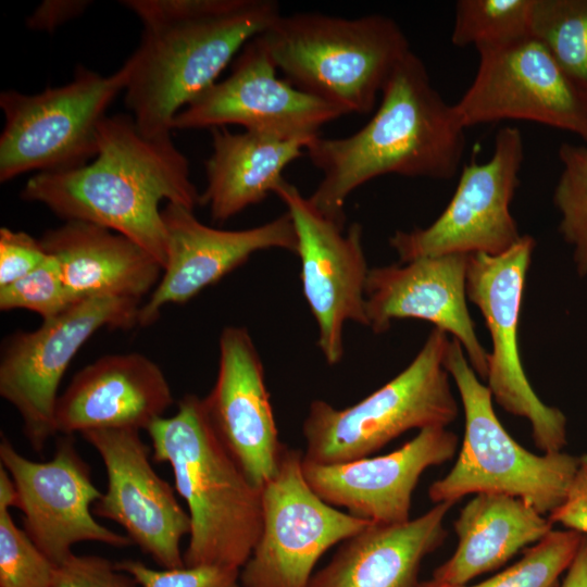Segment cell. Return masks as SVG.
Wrapping results in <instances>:
<instances>
[{
  "label": "cell",
  "mask_w": 587,
  "mask_h": 587,
  "mask_svg": "<svg viewBox=\"0 0 587 587\" xmlns=\"http://www.w3.org/2000/svg\"><path fill=\"white\" fill-rule=\"evenodd\" d=\"M200 196L189 163L171 135H143L130 114L105 116L98 152L77 168L36 173L21 198L46 205L65 221H84L118 233L148 251L163 267L167 239L160 203L195 210Z\"/></svg>",
  "instance_id": "6da1fadb"
},
{
  "label": "cell",
  "mask_w": 587,
  "mask_h": 587,
  "mask_svg": "<svg viewBox=\"0 0 587 587\" xmlns=\"http://www.w3.org/2000/svg\"><path fill=\"white\" fill-rule=\"evenodd\" d=\"M142 26L123 64L125 104L149 137L171 135L175 116L205 91L243 46L280 15L274 0H123Z\"/></svg>",
  "instance_id": "7a4b0ae2"
},
{
  "label": "cell",
  "mask_w": 587,
  "mask_h": 587,
  "mask_svg": "<svg viewBox=\"0 0 587 587\" xmlns=\"http://www.w3.org/2000/svg\"><path fill=\"white\" fill-rule=\"evenodd\" d=\"M370 121L342 138L315 137L305 148L322 179L308 197L324 216L345 227V204L357 188L383 175L447 180L464 154L465 127L454 104L432 85L423 61L410 51L395 67Z\"/></svg>",
  "instance_id": "3957f363"
},
{
  "label": "cell",
  "mask_w": 587,
  "mask_h": 587,
  "mask_svg": "<svg viewBox=\"0 0 587 587\" xmlns=\"http://www.w3.org/2000/svg\"><path fill=\"white\" fill-rule=\"evenodd\" d=\"M152 458L167 463L191 520L185 566L240 570L262 530V489L255 487L222 445L203 400L187 394L177 411L147 429Z\"/></svg>",
  "instance_id": "277c9868"
},
{
  "label": "cell",
  "mask_w": 587,
  "mask_h": 587,
  "mask_svg": "<svg viewBox=\"0 0 587 587\" xmlns=\"http://www.w3.org/2000/svg\"><path fill=\"white\" fill-rule=\"evenodd\" d=\"M259 38L286 80L345 114L371 112L411 51L397 22L380 14H282Z\"/></svg>",
  "instance_id": "5b68a950"
},
{
  "label": "cell",
  "mask_w": 587,
  "mask_h": 587,
  "mask_svg": "<svg viewBox=\"0 0 587 587\" xmlns=\"http://www.w3.org/2000/svg\"><path fill=\"white\" fill-rule=\"evenodd\" d=\"M445 365L461 398L464 436L450 472L428 488L432 502L454 504L467 495L502 494L549 515L564 501L579 458L563 451L536 454L517 444L498 420L489 388L453 338Z\"/></svg>",
  "instance_id": "8992f818"
},
{
  "label": "cell",
  "mask_w": 587,
  "mask_h": 587,
  "mask_svg": "<svg viewBox=\"0 0 587 587\" xmlns=\"http://www.w3.org/2000/svg\"><path fill=\"white\" fill-rule=\"evenodd\" d=\"M448 334L433 328L411 363L345 409L316 399L302 424L303 461L337 464L366 458L411 429L447 427L459 413L445 365Z\"/></svg>",
  "instance_id": "52a82bcc"
},
{
  "label": "cell",
  "mask_w": 587,
  "mask_h": 587,
  "mask_svg": "<svg viewBox=\"0 0 587 587\" xmlns=\"http://www.w3.org/2000/svg\"><path fill=\"white\" fill-rule=\"evenodd\" d=\"M126 80L124 65L111 75L77 66L72 80L60 87L34 95L1 91L0 182L90 162L98 152L99 126Z\"/></svg>",
  "instance_id": "ba28073f"
},
{
  "label": "cell",
  "mask_w": 587,
  "mask_h": 587,
  "mask_svg": "<svg viewBox=\"0 0 587 587\" xmlns=\"http://www.w3.org/2000/svg\"><path fill=\"white\" fill-rule=\"evenodd\" d=\"M139 300L97 297L82 300L32 332L9 336L1 350L0 396L18 412L29 446L42 453L57 435L58 390L83 345L102 327L138 325Z\"/></svg>",
  "instance_id": "9c48e42d"
},
{
  "label": "cell",
  "mask_w": 587,
  "mask_h": 587,
  "mask_svg": "<svg viewBox=\"0 0 587 587\" xmlns=\"http://www.w3.org/2000/svg\"><path fill=\"white\" fill-rule=\"evenodd\" d=\"M535 243L532 236L522 235L501 254H470L466 296L479 309L490 334L485 380L492 399L510 414L526 419L536 447L552 453L562 451L567 442L566 417L536 395L519 348L524 287Z\"/></svg>",
  "instance_id": "30bf717a"
},
{
  "label": "cell",
  "mask_w": 587,
  "mask_h": 587,
  "mask_svg": "<svg viewBox=\"0 0 587 587\" xmlns=\"http://www.w3.org/2000/svg\"><path fill=\"white\" fill-rule=\"evenodd\" d=\"M302 458L285 445L262 488V530L240 569L241 587H309L321 557L372 524L321 499L303 475Z\"/></svg>",
  "instance_id": "8fae6325"
},
{
  "label": "cell",
  "mask_w": 587,
  "mask_h": 587,
  "mask_svg": "<svg viewBox=\"0 0 587 587\" xmlns=\"http://www.w3.org/2000/svg\"><path fill=\"white\" fill-rule=\"evenodd\" d=\"M523 160L520 129H499L490 159L463 166L450 202L430 225L396 230L389 238L400 262L446 254L498 255L509 250L522 237L510 205Z\"/></svg>",
  "instance_id": "7c38bea8"
},
{
  "label": "cell",
  "mask_w": 587,
  "mask_h": 587,
  "mask_svg": "<svg viewBox=\"0 0 587 587\" xmlns=\"http://www.w3.org/2000/svg\"><path fill=\"white\" fill-rule=\"evenodd\" d=\"M477 52L475 77L454 103L465 128L522 120L570 132L587 143V96L538 38Z\"/></svg>",
  "instance_id": "4fadbf2b"
},
{
  "label": "cell",
  "mask_w": 587,
  "mask_h": 587,
  "mask_svg": "<svg viewBox=\"0 0 587 587\" xmlns=\"http://www.w3.org/2000/svg\"><path fill=\"white\" fill-rule=\"evenodd\" d=\"M0 465L13 482V507L23 513V529L55 566L73 554L71 548L77 542L96 541L114 548L133 545L127 536L93 517L91 507L102 492L93 484L73 435H61L52 459L46 462L27 459L2 435Z\"/></svg>",
  "instance_id": "5bb4252c"
},
{
  "label": "cell",
  "mask_w": 587,
  "mask_h": 587,
  "mask_svg": "<svg viewBox=\"0 0 587 587\" xmlns=\"http://www.w3.org/2000/svg\"><path fill=\"white\" fill-rule=\"evenodd\" d=\"M274 193L283 201L297 235L300 279L304 298L317 325V346L335 365L344 355L347 322L367 326L365 288L367 267L362 226L336 224L284 179Z\"/></svg>",
  "instance_id": "9a60e30c"
},
{
  "label": "cell",
  "mask_w": 587,
  "mask_h": 587,
  "mask_svg": "<svg viewBox=\"0 0 587 587\" xmlns=\"http://www.w3.org/2000/svg\"><path fill=\"white\" fill-rule=\"evenodd\" d=\"M277 67L259 36L235 58L230 74L189 102L173 129L240 125L245 130L286 138L314 139L323 125L345 113L277 76Z\"/></svg>",
  "instance_id": "2e32d148"
},
{
  "label": "cell",
  "mask_w": 587,
  "mask_h": 587,
  "mask_svg": "<svg viewBox=\"0 0 587 587\" xmlns=\"http://www.w3.org/2000/svg\"><path fill=\"white\" fill-rule=\"evenodd\" d=\"M101 457L107 490L92 505L93 515L121 525L134 545L163 569L184 567L180 542L191 532L189 514L173 487L153 470L152 448L134 429L80 434Z\"/></svg>",
  "instance_id": "e0dca14e"
},
{
  "label": "cell",
  "mask_w": 587,
  "mask_h": 587,
  "mask_svg": "<svg viewBox=\"0 0 587 587\" xmlns=\"http://www.w3.org/2000/svg\"><path fill=\"white\" fill-rule=\"evenodd\" d=\"M162 218L167 261L159 284L139 309L141 327L154 323L164 305L189 301L258 251L297 252V235L288 212L252 228L224 230L201 223L193 210L166 202Z\"/></svg>",
  "instance_id": "ac0fdd59"
},
{
  "label": "cell",
  "mask_w": 587,
  "mask_h": 587,
  "mask_svg": "<svg viewBox=\"0 0 587 587\" xmlns=\"http://www.w3.org/2000/svg\"><path fill=\"white\" fill-rule=\"evenodd\" d=\"M467 254H446L370 268L367 327L383 334L396 320L429 322L462 346L472 369L486 379L489 352L478 339L467 308Z\"/></svg>",
  "instance_id": "d6986e66"
},
{
  "label": "cell",
  "mask_w": 587,
  "mask_h": 587,
  "mask_svg": "<svg viewBox=\"0 0 587 587\" xmlns=\"http://www.w3.org/2000/svg\"><path fill=\"white\" fill-rule=\"evenodd\" d=\"M215 384L203 400L217 438L258 488L275 474L282 450L260 354L247 328L224 327Z\"/></svg>",
  "instance_id": "ffe728a7"
},
{
  "label": "cell",
  "mask_w": 587,
  "mask_h": 587,
  "mask_svg": "<svg viewBox=\"0 0 587 587\" xmlns=\"http://www.w3.org/2000/svg\"><path fill=\"white\" fill-rule=\"evenodd\" d=\"M458 446V436L447 427H427L388 454L337 464L302 458V471L328 504L375 524H399L410 520L412 494L421 475L450 461Z\"/></svg>",
  "instance_id": "44dd1931"
},
{
  "label": "cell",
  "mask_w": 587,
  "mask_h": 587,
  "mask_svg": "<svg viewBox=\"0 0 587 587\" xmlns=\"http://www.w3.org/2000/svg\"><path fill=\"white\" fill-rule=\"evenodd\" d=\"M174 403L160 366L139 352L105 354L79 370L59 396L57 434L148 429Z\"/></svg>",
  "instance_id": "7402d4cb"
},
{
  "label": "cell",
  "mask_w": 587,
  "mask_h": 587,
  "mask_svg": "<svg viewBox=\"0 0 587 587\" xmlns=\"http://www.w3.org/2000/svg\"><path fill=\"white\" fill-rule=\"evenodd\" d=\"M76 301L97 297L141 300L152 292L162 265L142 247L105 227L66 221L40 238Z\"/></svg>",
  "instance_id": "603a6c76"
},
{
  "label": "cell",
  "mask_w": 587,
  "mask_h": 587,
  "mask_svg": "<svg viewBox=\"0 0 587 587\" xmlns=\"http://www.w3.org/2000/svg\"><path fill=\"white\" fill-rule=\"evenodd\" d=\"M452 505L437 503L399 524L372 523L340 544L309 587H419L423 560L447 537L444 523Z\"/></svg>",
  "instance_id": "cb8c5ba5"
},
{
  "label": "cell",
  "mask_w": 587,
  "mask_h": 587,
  "mask_svg": "<svg viewBox=\"0 0 587 587\" xmlns=\"http://www.w3.org/2000/svg\"><path fill=\"white\" fill-rule=\"evenodd\" d=\"M552 526L548 516L522 499L477 494L454 521L458 545L453 554L433 572L432 579L448 587L467 585L540 541Z\"/></svg>",
  "instance_id": "d4e9b609"
},
{
  "label": "cell",
  "mask_w": 587,
  "mask_h": 587,
  "mask_svg": "<svg viewBox=\"0 0 587 587\" xmlns=\"http://www.w3.org/2000/svg\"><path fill=\"white\" fill-rule=\"evenodd\" d=\"M212 153L205 161L207 187L200 205L224 222L262 202L285 179L284 170L305 152L313 139L286 138L226 127L211 129Z\"/></svg>",
  "instance_id": "484cf974"
},
{
  "label": "cell",
  "mask_w": 587,
  "mask_h": 587,
  "mask_svg": "<svg viewBox=\"0 0 587 587\" xmlns=\"http://www.w3.org/2000/svg\"><path fill=\"white\" fill-rule=\"evenodd\" d=\"M534 7L535 0H459L451 42L479 50L529 37Z\"/></svg>",
  "instance_id": "4316f807"
},
{
  "label": "cell",
  "mask_w": 587,
  "mask_h": 587,
  "mask_svg": "<svg viewBox=\"0 0 587 587\" xmlns=\"http://www.w3.org/2000/svg\"><path fill=\"white\" fill-rule=\"evenodd\" d=\"M533 35L587 96V0H535Z\"/></svg>",
  "instance_id": "83f0119b"
},
{
  "label": "cell",
  "mask_w": 587,
  "mask_h": 587,
  "mask_svg": "<svg viewBox=\"0 0 587 587\" xmlns=\"http://www.w3.org/2000/svg\"><path fill=\"white\" fill-rule=\"evenodd\" d=\"M562 170L553 191L560 214L559 233L573 250L577 274L587 276V145L563 142L558 151Z\"/></svg>",
  "instance_id": "f1b7e54d"
},
{
  "label": "cell",
  "mask_w": 587,
  "mask_h": 587,
  "mask_svg": "<svg viewBox=\"0 0 587 587\" xmlns=\"http://www.w3.org/2000/svg\"><path fill=\"white\" fill-rule=\"evenodd\" d=\"M583 537L573 529H552L504 571L475 585L454 587H554L574 560Z\"/></svg>",
  "instance_id": "f546056e"
},
{
  "label": "cell",
  "mask_w": 587,
  "mask_h": 587,
  "mask_svg": "<svg viewBox=\"0 0 587 587\" xmlns=\"http://www.w3.org/2000/svg\"><path fill=\"white\" fill-rule=\"evenodd\" d=\"M0 499V587H52L55 565L38 549Z\"/></svg>",
  "instance_id": "4dcf8cb0"
},
{
  "label": "cell",
  "mask_w": 587,
  "mask_h": 587,
  "mask_svg": "<svg viewBox=\"0 0 587 587\" xmlns=\"http://www.w3.org/2000/svg\"><path fill=\"white\" fill-rule=\"evenodd\" d=\"M77 302L50 255L26 276L0 287L1 311L28 310L40 315L42 321L60 316Z\"/></svg>",
  "instance_id": "1f68e13d"
},
{
  "label": "cell",
  "mask_w": 587,
  "mask_h": 587,
  "mask_svg": "<svg viewBox=\"0 0 587 587\" xmlns=\"http://www.w3.org/2000/svg\"><path fill=\"white\" fill-rule=\"evenodd\" d=\"M138 587H240V570L221 565H196L154 570L138 560L115 562Z\"/></svg>",
  "instance_id": "d6a6232c"
},
{
  "label": "cell",
  "mask_w": 587,
  "mask_h": 587,
  "mask_svg": "<svg viewBox=\"0 0 587 587\" xmlns=\"http://www.w3.org/2000/svg\"><path fill=\"white\" fill-rule=\"evenodd\" d=\"M52 587H138L111 560L95 554H72L55 566Z\"/></svg>",
  "instance_id": "836d02e7"
},
{
  "label": "cell",
  "mask_w": 587,
  "mask_h": 587,
  "mask_svg": "<svg viewBox=\"0 0 587 587\" xmlns=\"http://www.w3.org/2000/svg\"><path fill=\"white\" fill-rule=\"evenodd\" d=\"M47 258L40 239L22 230L0 228V287L26 276Z\"/></svg>",
  "instance_id": "e575fe53"
},
{
  "label": "cell",
  "mask_w": 587,
  "mask_h": 587,
  "mask_svg": "<svg viewBox=\"0 0 587 587\" xmlns=\"http://www.w3.org/2000/svg\"><path fill=\"white\" fill-rule=\"evenodd\" d=\"M548 517L552 524H561L587 536V453L579 457L577 471L564 501Z\"/></svg>",
  "instance_id": "d590c367"
},
{
  "label": "cell",
  "mask_w": 587,
  "mask_h": 587,
  "mask_svg": "<svg viewBox=\"0 0 587 587\" xmlns=\"http://www.w3.org/2000/svg\"><path fill=\"white\" fill-rule=\"evenodd\" d=\"M90 3L87 0H45L27 17L26 24L33 30L53 32L83 14Z\"/></svg>",
  "instance_id": "8d00e7d4"
},
{
  "label": "cell",
  "mask_w": 587,
  "mask_h": 587,
  "mask_svg": "<svg viewBox=\"0 0 587 587\" xmlns=\"http://www.w3.org/2000/svg\"><path fill=\"white\" fill-rule=\"evenodd\" d=\"M560 587H587V536L583 537L578 551L566 570Z\"/></svg>",
  "instance_id": "74e56055"
},
{
  "label": "cell",
  "mask_w": 587,
  "mask_h": 587,
  "mask_svg": "<svg viewBox=\"0 0 587 587\" xmlns=\"http://www.w3.org/2000/svg\"><path fill=\"white\" fill-rule=\"evenodd\" d=\"M419 587H444V586L438 584L434 579H430V580H427V582H421Z\"/></svg>",
  "instance_id": "f35d334b"
}]
</instances>
